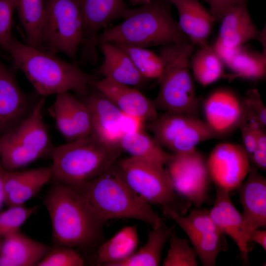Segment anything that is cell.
<instances>
[{"label": "cell", "instance_id": "4fadbf2b", "mask_svg": "<svg viewBox=\"0 0 266 266\" xmlns=\"http://www.w3.org/2000/svg\"><path fill=\"white\" fill-rule=\"evenodd\" d=\"M83 19V62L95 63L98 59L95 40L100 30L123 17L127 8L123 0H79Z\"/></svg>", "mask_w": 266, "mask_h": 266}, {"label": "cell", "instance_id": "836d02e7", "mask_svg": "<svg viewBox=\"0 0 266 266\" xmlns=\"http://www.w3.org/2000/svg\"><path fill=\"white\" fill-rule=\"evenodd\" d=\"M169 247L164 260V266H197V253L188 241L173 232L169 237Z\"/></svg>", "mask_w": 266, "mask_h": 266}, {"label": "cell", "instance_id": "8992f818", "mask_svg": "<svg viewBox=\"0 0 266 266\" xmlns=\"http://www.w3.org/2000/svg\"><path fill=\"white\" fill-rule=\"evenodd\" d=\"M194 45L190 42L163 46L160 56L163 71L160 88L154 103L165 112L198 117L200 103L190 74V60Z\"/></svg>", "mask_w": 266, "mask_h": 266}, {"label": "cell", "instance_id": "3957f363", "mask_svg": "<svg viewBox=\"0 0 266 266\" xmlns=\"http://www.w3.org/2000/svg\"><path fill=\"white\" fill-rule=\"evenodd\" d=\"M168 0H151L135 8H127L124 21L99 34L96 47L105 42L147 48L190 42L173 18Z\"/></svg>", "mask_w": 266, "mask_h": 266}, {"label": "cell", "instance_id": "4316f807", "mask_svg": "<svg viewBox=\"0 0 266 266\" xmlns=\"http://www.w3.org/2000/svg\"><path fill=\"white\" fill-rule=\"evenodd\" d=\"M119 145L122 151L128 153L131 157L144 159L163 167L172 156L144 129L124 134Z\"/></svg>", "mask_w": 266, "mask_h": 266}, {"label": "cell", "instance_id": "1f68e13d", "mask_svg": "<svg viewBox=\"0 0 266 266\" xmlns=\"http://www.w3.org/2000/svg\"><path fill=\"white\" fill-rule=\"evenodd\" d=\"M224 65L213 46L207 44L200 46L190 60L194 76L203 86L210 85L223 76Z\"/></svg>", "mask_w": 266, "mask_h": 266}, {"label": "cell", "instance_id": "b9f144b4", "mask_svg": "<svg viewBox=\"0 0 266 266\" xmlns=\"http://www.w3.org/2000/svg\"><path fill=\"white\" fill-rule=\"evenodd\" d=\"M250 163H252L253 167L256 169L266 170V151L257 148L249 157Z\"/></svg>", "mask_w": 266, "mask_h": 266}, {"label": "cell", "instance_id": "2e32d148", "mask_svg": "<svg viewBox=\"0 0 266 266\" xmlns=\"http://www.w3.org/2000/svg\"><path fill=\"white\" fill-rule=\"evenodd\" d=\"M210 215L218 230L232 238L238 246L244 262L252 250L250 233L253 229L246 225L241 214L232 203L229 193L216 188V198Z\"/></svg>", "mask_w": 266, "mask_h": 266}, {"label": "cell", "instance_id": "484cf974", "mask_svg": "<svg viewBox=\"0 0 266 266\" xmlns=\"http://www.w3.org/2000/svg\"><path fill=\"white\" fill-rule=\"evenodd\" d=\"M138 242L135 225L123 228L100 245L97 252L98 265L113 266L127 259L134 252Z\"/></svg>", "mask_w": 266, "mask_h": 266}, {"label": "cell", "instance_id": "f1b7e54d", "mask_svg": "<svg viewBox=\"0 0 266 266\" xmlns=\"http://www.w3.org/2000/svg\"><path fill=\"white\" fill-rule=\"evenodd\" d=\"M175 226L164 225L150 230L147 241L136 252L113 266H157L160 265L164 247Z\"/></svg>", "mask_w": 266, "mask_h": 266}, {"label": "cell", "instance_id": "6da1fadb", "mask_svg": "<svg viewBox=\"0 0 266 266\" xmlns=\"http://www.w3.org/2000/svg\"><path fill=\"white\" fill-rule=\"evenodd\" d=\"M44 202L58 245L86 248L102 240L106 222L72 187L55 182Z\"/></svg>", "mask_w": 266, "mask_h": 266}, {"label": "cell", "instance_id": "9a60e30c", "mask_svg": "<svg viewBox=\"0 0 266 266\" xmlns=\"http://www.w3.org/2000/svg\"><path fill=\"white\" fill-rule=\"evenodd\" d=\"M52 113L58 130L69 141L92 133V118L87 104L69 92L56 95Z\"/></svg>", "mask_w": 266, "mask_h": 266}, {"label": "cell", "instance_id": "d6a6232c", "mask_svg": "<svg viewBox=\"0 0 266 266\" xmlns=\"http://www.w3.org/2000/svg\"><path fill=\"white\" fill-rule=\"evenodd\" d=\"M113 43L128 55L143 77L146 79H160L164 68L160 55L146 48L119 43Z\"/></svg>", "mask_w": 266, "mask_h": 266}, {"label": "cell", "instance_id": "74e56055", "mask_svg": "<svg viewBox=\"0 0 266 266\" xmlns=\"http://www.w3.org/2000/svg\"><path fill=\"white\" fill-rule=\"evenodd\" d=\"M242 101L244 105L256 114L262 123L266 126V108L258 91L256 89L249 90Z\"/></svg>", "mask_w": 266, "mask_h": 266}, {"label": "cell", "instance_id": "cb8c5ba5", "mask_svg": "<svg viewBox=\"0 0 266 266\" xmlns=\"http://www.w3.org/2000/svg\"><path fill=\"white\" fill-rule=\"evenodd\" d=\"M19 231L4 237L0 248V266H33L50 250Z\"/></svg>", "mask_w": 266, "mask_h": 266}, {"label": "cell", "instance_id": "f546056e", "mask_svg": "<svg viewBox=\"0 0 266 266\" xmlns=\"http://www.w3.org/2000/svg\"><path fill=\"white\" fill-rule=\"evenodd\" d=\"M224 65L232 71L229 77L231 79H260L265 76L266 72V50L261 54L244 45L236 47Z\"/></svg>", "mask_w": 266, "mask_h": 266}, {"label": "cell", "instance_id": "ffe728a7", "mask_svg": "<svg viewBox=\"0 0 266 266\" xmlns=\"http://www.w3.org/2000/svg\"><path fill=\"white\" fill-rule=\"evenodd\" d=\"M52 178L51 166L24 171L6 170L3 180L4 203L8 206L24 204L36 196Z\"/></svg>", "mask_w": 266, "mask_h": 266}, {"label": "cell", "instance_id": "4dcf8cb0", "mask_svg": "<svg viewBox=\"0 0 266 266\" xmlns=\"http://www.w3.org/2000/svg\"><path fill=\"white\" fill-rule=\"evenodd\" d=\"M164 214L173 220L186 233L191 242L219 230L212 220L209 210L195 208L186 216L166 206L162 207Z\"/></svg>", "mask_w": 266, "mask_h": 266}, {"label": "cell", "instance_id": "7bdbcfd3", "mask_svg": "<svg viewBox=\"0 0 266 266\" xmlns=\"http://www.w3.org/2000/svg\"><path fill=\"white\" fill-rule=\"evenodd\" d=\"M250 240L260 245L263 249L266 250V231L259 229H252L249 234Z\"/></svg>", "mask_w": 266, "mask_h": 266}, {"label": "cell", "instance_id": "d4e9b609", "mask_svg": "<svg viewBox=\"0 0 266 266\" xmlns=\"http://www.w3.org/2000/svg\"><path fill=\"white\" fill-rule=\"evenodd\" d=\"M99 46L104 56L99 72L104 78L136 88L144 84L147 79L123 50L111 42L103 43Z\"/></svg>", "mask_w": 266, "mask_h": 266}, {"label": "cell", "instance_id": "8fae6325", "mask_svg": "<svg viewBox=\"0 0 266 266\" xmlns=\"http://www.w3.org/2000/svg\"><path fill=\"white\" fill-rule=\"evenodd\" d=\"M173 189L177 195L200 208L206 201L211 179L203 155L196 149L174 153L166 164Z\"/></svg>", "mask_w": 266, "mask_h": 266}, {"label": "cell", "instance_id": "f6af8a7d", "mask_svg": "<svg viewBox=\"0 0 266 266\" xmlns=\"http://www.w3.org/2000/svg\"><path fill=\"white\" fill-rule=\"evenodd\" d=\"M133 5H144L150 2L151 0H129Z\"/></svg>", "mask_w": 266, "mask_h": 266}, {"label": "cell", "instance_id": "ac0fdd59", "mask_svg": "<svg viewBox=\"0 0 266 266\" xmlns=\"http://www.w3.org/2000/svg\"><path fill=\"white\" fill-rule=\"evenodd\" d=\"M31 105L29 98L19 86L13 73L0 62V136L30 114L34 105Z\"/></svg>", "mask_w": 266, "mask_h": 266}, {"label": "cell", "instance_id": "8d00e7d4", "mask_svg": "<svg viewBox=\"0 0 266 266\" xmlns=\"http://www.w3.org/2000/svg\"><path fill=\"white\" fill-rule=\"evenodd\" d=\"M14 0H0V44L4 47L13 36L11 33Z\"/></svg>", "mask_w": 266, "mask_h": 266}, {"label": "cell", "instance_id": "e0dca14e", "mask_svg": "<svg viewBox=\"0 0 266 266\" xmlns=\"http://www.w3.org/2000/svg\"><path fill=\"white\" fill-rule=\"evenodd\" d=\"M112 101L123 113L145 122L156 119L159 114L154 101L137 88L104 78L92 84Z\"/></svg>", "mask_w": 266, "mask_h": 266}, {"label": "cell", "instance_id": "d590c367", "mask_svg": "<svg viewBox=\"0 0 266 266\" xmlns=\"http://www.w3.org/2000/svg\"><path fill=\"white\" fill-rule=\"evenodd\" d=\"M84 260L71 247L59 246L51 248L37 266H83Z\"/></svg>", "mask_w": 266, "mask_h": 266}, {"label": "cell", "instance_id": "d6986e66", "mask_svg": "<svg viewBox=\"0 0 266 266\" xmlns=\"http://www.w3.org/2000/svg\"><path fill=\"white\" fill-rule=\"evenodd\" d=\"M95 89L84 101L92 118V133L104 142L119 145L123 135L122 121L124 113L100 92Z\"/></svg>", "mask_w": 266, "mask_h": 266}, {"label": "cell", "instance_id": "5b68a950", "mask_svg": "<svg viewBox=\"0 0 266 266\" xmlns=\"http://www.w3.org/2000/svg\"><path fill=\"white\" fill-rule=\"evenodd\" d=\"M122 151L119 145L104 142L92 133L70 141L53 150L52 178L70 186L86 183L108 170Z\"/></svg>", "mask_w": 266, "mask_h": 266}, {"label": "cell", "instance_id": "30bf717a", "mask_svg": "<svg viewBox=\"0 0 266 266\" xmlns=\"http://www.w3.org/2000/svg\"><path fill=\"white\" fill-rule=\"evenodd\" d=\"M147 127L161 147L176 154L191 151L199 143L217 138L204 120L181 113L165 112Z\"/></svg>", "mask_w": 266, "mask_h": 266}, {"label": "cell", "instance_id": "83f0119b", "mask_svg": "<svg viewBox=\"0 0 266 266\" xmlns=\"http://www.w3.org/2000/svg\"><path fill=\"white\" fill-rule=\"evenodd\" d=\"M15 9L25 31L28 45L43 50L45 0H14Z\"/></svg>", "mask_w": 266, "mask_h": 266}, {"label": "cell", "instance_id": "60d3db41", "mask_svg": "<svg viewBox=\"0 0 266 266\" xmlns=\"http://www.w3.org/2000/svg\"><path fill=\"white\" fill-rule=\"evenodd\" d=\"M144 123L139 118L124 113L122 121L123 135L144 129Z\"/></svg>", "mask_w": 266, "mask_h": 266}, {"label": "cell", "instance_id": "ba28073f", "mask_svg": "<svg viewBox=\"0 0 266 266\" xmlns=\"http://www.w3.org/2000/svg\"><path fill=\"white\" fill-rule=\"evenodd\" d=\"M116 164L128 186L142 201L166 206L181 214L189 208L191 203L180 200L163 166L131 156Z\"/></svg>", "mask_w": 266, "mask_h": 266}, {"label": "cell", "instance_id": "44dd1931", "mask_svg": "<svg viewBox=\"0 0 266 266\" xmlns=\"http://www.w3.org/2000/svg\"><path fill=\"white\" fill-rule=\"evenodd\" d=\"M220 21L217 39L225 46L235 48L253 39H261L262 33L252 20L246 0H241L229 8Z\"/></svg>", "mask_w": 266, "mask_h": 266}, {"label": "cell", "instance_id": "52a82bcc", "mask_svg": "<svg viewBox=\"0 0 266 266\" xmlns=\"http://www.w3.org/2000/svg\"><path fill=\"white\" fill-rule=\"evenodd\" d=\"M45 99H40L30 114L18 124L0 136V160L3 168L17 170L45 155L50 139L42 110Z\"/></svg>", "mask_w": 266, "mask_h": 266}, {"label": "cell", "instance_id": "e575fe53", "mask_svg": "<svg viewBox=\"0 0 266 266\" xmlns=\"http://www.w3.org/2000/svg\"><path fill=\"white\" fill-rule=\"evenodd\" d=\"M24 204L9 206L0 213V236L3 237L19 231L20 228L37 209Z\"/></svg>", "mask_w": 266, "mask_h": 266}, {"label": "cell", "instance_id": "ab89813d", "mask_svg": "<svg viewBox=\"0 0 266 266\" xmlns=\"http://www.w3.org/2000/svg\"><path fill=\"white\" fill-rule=\"evenodd\" d=\"M210 6L209 11L215 21H220L226 12L241 0H204Z\"/></svg>", "mask_w": 266, "mask_h": 266}, {"label": "cell", "instance_id": "5bb4252c", "mask_svg": "<svg viewBox=\"0 0 266 266\" xmlns=\"http://www.w3.org/2000/svg\"><path fill=\"white\" fill-rule=\"evenodd\" d=\"M204 120L217 137L238 128L244 116V104L234 92L228 89L213 91L203 103Z\"/></svg>", "mask_w": 266, "mask_h": 266}, {"label": "cell", "instance_id": "f35d334b", "mask_svg": "<svg viewBox=\"0 0 266 266\" xmlns=\"http://www.w3.org/2000/svg\"><path fill=\"white\" fill-rule=\"evenodd\" d=\"M238 129L240 130L242 137V146L249 157L258 147L254 132L244 116H243Z\"/></svg>", "mask_w": 266, "mask_h": 266}, {"label": "cell", "instance_id": "ee69618b", "mask_svg": "<svg viewBox=\"0 0 266 266\" xmlns=\"http://www.w3.org/2000/svg\"><path fill=\"white\" fill-rule=\"evenodd\" d=\"M6 169L0 163V209L4 203V193L3 189V180Z\"/></svg>", "mask_w": 266, "mask_h": 266}, {"label": "cell", "instance_id": "277c9868", "mask_svg": "<svg viewBox=\"0 0 266 266\" xmlns=\"http://www.w3.org/2000/svg\"><path fill=\"white\" fill-rule=\"evenodd\" d=\"M72 187L105 222L115 218L143 221L153 229L164 225L150 205L139 200L124 180L116 162L105 172Z\"/></svg>", "mask_w": 266, "mask_h": 266}, {"label": "cell", "instance_id": "7c38bea8", "mask_svg": "<svg viewBox=\"0 0 266 266\" xmlns=\"http://www.w3.org/2000/svg\"><path fill=\"white\" fill-rule=\"evenodd\" d=\"M206 163L210 178L216 188L229 193L239 188L251 166L243 146L230 142L216 145Z\"/></svg>", "mask_w": 266, "mask_h": 266}, {"label": "cell", "instance_id": "9c48e42d", "mask_svg": "<svg viewBox=\"0 0 266 266\" xmlns=\"http://www.w3.org/2000/svg\"><path fill=\"white\" fill-rule=\"evenodd\" d=\"M42 45L47 51L61 52L73 61L83 41L79 0H45Z\"/></svg>", "mask_w": 266, "mask_h": 266}, {"label": "cell", "instance_id": "7a4b0ae2", "mask_svg": "<svg viewBox=\"0 0 266 266\" xmlns=\"http://www.w3.org/2000/svg\"><path fill=\"white\" fill-rule=\"evenodd\" d=\"M11 54L16 68L21 70L36 91L43 97L74 91L86 95L96 80L75 63L28 44L12 36L4 47Z\"/></svg>", "mask_w": 266, "mask_h": 266}, {"label": "cell", "instance_id": "603a6c76", "mask_svg": "<svg viewBox=\"0 0 266 266\" xmlns=\"http://www.w3.org/2000/svg\"><path fill=\"white\" fill-rule=\"evenodd\" d=\"M176 7L178 24L183 33L194 45L206 44L215 19L198 0H168Z\"/></svg>", "mask_w": 266, "mask_h": 266}, {"label": "cell", "instance_id": "7402d4cb", "mask_svg": "<svg viewBox=\"0 0 266 266\" xmlns=\"http://www.w3.org/2000/svg\"><path fill=\"white\" fill-rule=\"evenodd\" d=\"M246 177L238 188L243 221L251 228H265L266 179L251 166Z\"/></svg>", "mask_w": 266, "mask_h": 266}]
</instances>
